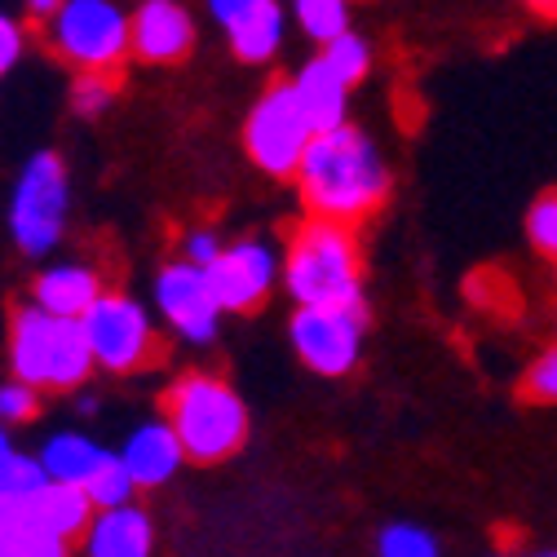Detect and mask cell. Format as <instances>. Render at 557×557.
<instances>
[{"label":"cell","mask_w":557,"mask_h":557,"mask_svg":"<svg viewBox=\"0 0 557 557\" xmlns=\"http://www.w3.org/2000/svg\"><path fill=\"white\" fill-rule=\"evenodd\" d=\"M58 10H62V0H27V14L40 18V23H49Z\"/></svg>","instance_id":"obj_32"},{"label":"cell","mask_w":557,"mask_h":557,"mask_svg":"<svg viewBox=\"0 0 557 557\" xmlns=\"http://www.w3.org/2000/svg\"><path fill=\"white\" fill-rule=\"evenodd\" d=\"M10 456H14V443H10V434H5V421H0V469H5Z\"/></svg>","instance_id":"obj_35"},{"label":"cell","mask_w":557,"mask_h":557,"mask_svg":"<svg viewBox=\"0 0 557 557\" xmlns=\"http://www.w3.org/2000/svg\"><path fill=\"white\" fill-rule=\"evenodd\" d=\"M293 182L310 218H327L345 226H363L368 218H376L394 190V173L381 147L372 143L368 128L350 120L310 137Z\"/></svg>","instance_id":"obj_1"},{"label":"cell","mask_w":557,"mask_h":557,"mask_svg":"<svg viewBox=\"0 0 557 557\" xmlns=\"http://www.w3.org/2000/svg\"><path fill=\"white\" fill-rule=\"evenodd\" d=\"M319 53L327 58V66L345 81V85H359V81H368V72H372V45H368V36H359L355 27L350 32H341V36H332L327 45H319Z\"/></svg>","instance_id":"obj_20"},{"label":"cell","mask_w":557,"mask_h":557,"mask_svg":"<svg viewBox=\"0 0 557 557\" xmlns=\"http://www.w3.org/2000/svg\"><path fill=\"white\" fill-rule=\"evenodd\" d=\"M89 345H94V359L107 372H137L147 368L160 355V341H156V323L147 319V310L137 306L124 293H102L85 314H81Z\"/></svg>","instance_id":"obj_8"},{"label":"cell","mask_w":557,"mask_h":557,"mask_svg":"<svg viewBox=\"0 0 557 557\" xmlns=\"http://www.w3.org/2000/svg\"><path fill=\"white\" fill-rule=\"evenodd\" d=\"M527 239L535 244V252L544 261L557 265V190H544L531 208H527Z\"/></svg>","instance_id":"obj_26"},{"label":"cell","mask_w":557,"mask_h":557,"mask_svg":"<svg viewBox=\"0 0 557 557\" xmlns=\"http://www.w3.org/2000/svg\"><path fill=\"white\" fill-rule=\"evenodd\" d=\"M293 18L314 45H327L332 36L350 32V0H293Z\"/></svg>","instance_id":"obj_21"},{"label":"cell","mask_w":557,"mask_h":557,"mask_svg":"<svg viewBox=\"0 0 557 557\" xmlns=\"http://www.w3.org/2000/svg\"><path fill=\"white\" fill-rule=\"evenodd\" d=\"M66 208H72V182L66 164L53 151L27 160L14 199H10V235L27 257H45L58 248L66 231Z\"/></svg>","instance_id":"obj_6"},{"label":"cell","mask_w":557,"mask_h":557,"mask_svg":"<svg viewBox=\"0 0 557 557\" xmlns=\"http://www.w3.org/2000/svg\"><path fill=\"white\" fill-rule=\"evenodd\" d=\"M45 482H49V469H45L40 456L14 451V456L5 460V469H0V492H5L10 500H18V505H27L32 496H40Z\"/></svg>","instance_id":"obj_24"},{"label":"cell","mask_w":557,"mask_h":557,"mask_svg":"<svg viewBox=\"0 0 557 557\" xmlns=\"http://www.w3.org/2000/svg\"><path fill=\"white\" fill-rule=\"evenodd\" d=\"M288 341L297 359L319 376H350L363 359L368 306H297L288 319Z\"/></svg>","instance_id":"obj_7"},{"label":"cell","mask_w":557,"mask_h":557,"mask_svg":"<svg viewBox=\"0 0 557 557\" xmlns=\"http://www.w3.org/2000/svg\"><path fill=\"white\" fill-rule=\"evenodd\" d=\"M169 421L195 465H222L248 443V407L213 372H186L169 385Z\"/></svg>","instance_id":"obj_3"},{"label":"cell","mask_w":557,"mask_h":557,"mask_svg":"<svg viewBox=\"0 0 557 557\" xmlns=\"http://www.w3.org/2000/svg\"><path fill=\"white\" fill-rule=\"evenodd\" d=\"M226 36H231V49L239 62H248V66L270 62L284 49V10H278V0H265V5H257L239 23H231Z\"/></svg>","instance_id":"obj_18"},{"label":"cell","mask_w":557,"mask_h":557,"mask_svg":"<svg viewBox=\"0 0 557 557\" xmlns=\"http://www.w3.org/2000/svg\"><path fill=\"white\" fill-rule=\"evenodd\" d=\"M156 310L160 319L190 345H208L218 336L222 323V301L213 297V284H208V270L199 261H169L156 274Z\"/></svg>","instance_id":"obj_9"},{"label":"cell","mask_w":557,"mask_h":557,"mask_svg":"<svg viewBox=\"0 0 557 557\" xmlns=\"http://www.w3.org/2000/svg\"><path fill=\"white\" fill-rule=\"evenodd\" d=\"M310 137H314V124L297 98V85L278 81L257 98V107L244 124V151L265 177L288 182V177H297V164L310 147Z\"/></svg>","instance_id":"obj_5"},{"label":"cell","mask_w":557,"mask_h":557,"mask_svg":"<svg viewBox=\"0 0 557 557\" xmlns=\"http://www.w3.org/2000/svg\"><path fill=\"white\" fill-rule=\"evenodd\" d=\"M45 40L76 72H115L133 53V18L115 0H62L45 23Z\"/></svg>","instance_id":"obj_4"},{"label":"cell","mask_w":557,"mask_h":557,"mask_svg":"<svg viewBox=\"0 0 557 557\" xmlns=\"http://www.w3.org/2000/svg\"><path fill=\"white\" fill-rule=\"evenodd\" d=\"M98 297H102V274L94 265H81V261L49 265L32 284V301L58 319H81Z\"/></svg>","instance_id":"obj_16"},{"label":"cell","mask_w":557,"mask_h":557,"mask_svg":"<svg viewBox=\"0 0 557 557\" xmlns=\"http://www.w3.org/2000/svg\"><path fill=\"white\" fill-rule=\"evenodd\" d=\"M120 460L128 465L137 492H156V486L173 482V473H177L182 460H186V447H182L173 421H147V425H137V430L124 438Z\"/></svg>","instance_id":"obj_12"},{"label":"cell","mask_w":557,"mask_h":557,"mask_svg":"<svg viewBox=\"0 0 557 557\" xmlns=\"http://www.w3.org/2000/svg\"><path fill=\"white\" fill-rule=\"evenodd\" d=\"M115 102V76L111 72H81L72 85V111L85 120H98Z\"/></svg>","instance_id":"obj_27"},{"label":"cell","mask_w":557,"mask_h":557,"mask_svg":"<svg viewBox=\"0 0 557 557\" xmlns=\"http://www.w3.org/2000/svg\"><path fill=\"white\" fill-rule=\"evenodd\" d=\"M81 548L89 557H147L156 548V522L147 509H137L133 500L107 505L94 513Z\"/></svg>","instance_id":"obj_14"},{"label":"cell","mask_w":557,"mask_h":557,"mask_svg":"<svg viewBox=\"0 0 557 557\" xmlns=\"http://www.w3.org/2000/svg\"><path fill=\"white\" fill-rule=\"evenodd\" d=\"M522 398L540 403V407H557V341L544 345V350L527 363L522 372Z\"/></svg>","instance_id":"obj_25"},{"label":"cell","mask_w":557,"mask_h":557,"mask_svg":"<svg viewBox=\"0 0 557 557\" xmlns=\"http://www.w3.org/2000/svg\"><path fill=\"white\" fill-rule=\"evenodd\" d=\"M257 5H265V0H208V14H213L222 27H231V23H239L244 14H252Z\"/></svg>","instance_id":"obj_31"},{"label":"cell","mask_w":557,"mask_h":557,"mask_svg":"<svg viewBox=\"0 0 557 557\" xmlns=\"http://www.w3.org/2000/svg\"><path fill=\"white\" fill-rule=\"evenodd\" d=\"M53 355H58V314H49L36 301L23 306L10 323V368H14V376L49 389Z\"/></svg>","instance_id":"obj_13"},{"label":"cell","mask_w":557,"mask_h":557,"mask_svg":"<svg viewBox=\"0 0 557 557\" xmlns=\"http://www.w3.org/2000/svg\"><path fill=\"white\" fill-rule=\"evenodd\" d=\"M27 513H32L49 535L76 544V540H85V531H89L98 505H94V496L85 492L81 482H58V478H49L45 492L27 500Z\"/></svg>","instance_id":"obj_15"},{"label":"cell","mask_w":557,"mask_h":557,"mask_svg":"<svg viewBox=\"0 0 557 557\" xmlns=\"http://www.w3.org/2000/svg\"><path fill=\"white\" fill-rule=\"evenodd\" d=\"M23 45H27L23 27H18L10 14H0V76L14 72V62L23 58Z\"/></svg>","instance_id":"obj_29"},{"label":"cell","mask_w":557,"mask_h":557,"mask_svg":"<svg viewBox=\"0 0 557 557\" xmlns=\"http://www.w3.org/2000/svg\"><path fill=\"white\" fill-rule=\"evenodd\" d=\"M85 492L94 496V505L98 509H107V505H124V500H133V492H137V482H133V473H128V465L120 460V451L111 456L107 451V460L94 469V478L85 482Z\"/></svg>","instance_id":"obj_23"},{"label":"cell","mask_w":557,"mask_h":557,"mask_svg":"<svg viewBox=\"0 0 557 557\" xmlns=\"http://www.w3.org/2000/svg\"><path fill=\"white\" fill-rule=\"evenodd\" d=\"M213 297L222 301V310H252L270 297V288L284 278L278 252L265 239H239L231 248H222L213 261L203 265Z\"/></svg>","instance_id":"obj_10"},{"label":"cell","mask_w":557,"mask_h":557,"mask_svg":"<svg viewBox=\"0 0 557 557\" xmlns=\"http://www.w3.org/2000/svg\"><path fill=\"white\" fill-rule=\"evenodd\" d=\"M36 411H40V385L18 381V376L0 385V421L5 425H23Z\"/></svg>","instance_id":"obj_28"},{"label":"cell","mask_w":557,"mask_h":557,"mask_svg":"<svg viewBox=\"0 0 557 557\" xmlns=\"http://www.w3.org/2000/svg\"><path fill=\"white\" fill-rule=\"evenodd\" d=\"M182 252L190 257V261H199V265H208L218 252H222V239H218V231H190L186 239H182Z\"/></svg>","instance_id":"obj_30"},{"label":"cell","mask_w":557,"mask_h":557,"mask_svg":"<svg viewBox=\"0 0 557 557\" xmlns=\"http://www.w3.org/2000/svg\"><path fill=\"white\" fill-rule=\"evenodd\" d=\"M527 5H531L540 18H557V0H527Z\"/></svg>","instance_id":"obj_34"},{"label":"cell","mask_w":557,"mask_h":557,"mask_svg":"<svg viewBox=\"0 0 557 557\" xmlns=\"http://www.w3.org/2000/svg\"><path fill=\"white\" fill-rule=\"evenodd\" d=\"M359 226L306 218L284 257V288L297 306H368Z\"/></svg>","instance_id":"obj_2"},{"label":"cell","mask_w":557,"mask_h":557,"mask_svg":"<svg viewBox=\"0 0 557 557\" xmlns=\"http://www.w3.org/2000/svg\"><path fill=\"white\" fill-rule=\"evenodd\" d=\"M128 18H133V58L151 66H173L195 45V18L182 0H143Z\"/></svg>","instance_id":"obj_11"},{"label":"cell","mask_w":557,"mask_h":557,"mask_svg":"<svg viewBox=\"0 0 557 557\" xmlns=\"http://www.w3.org/2000/svg\"><path fill=\"white\" fill-rule=\"evenodd\" d=\"M293 85H297V98H301V107H306L314 133L336 128V124L350 120V85H345V81L332 72L323 53L301 66V72L293 76Z\"/></svg>","instance_id":"obj_17"},{"label":"cell","mask_w":557,"mask_h":557,"mask_svg":"<svg viewBox=\"0 0 557 557\" xmlns=\"http://www.w3.org/2000/svg\"><path fill=\"white\" fill-rule=\"evenodd\" d=\"M40 460L49 469V478L58 482H89L94 469L107 460V447H98L89 434H53L45 447H40Z\"/></svg>","instance_id":"obj_19"},{"label":"cell","mask_w":557,"mask_h":557,"mask_svg":"<svg viewBox=\"0 0 557 557\" xmlns=\"http://www.w3.org/2000/svg\"><path fill=\"white\" fill-rule=\"evenodd\" d=\"M18 509H23V505H18V500H10V496H5V492H0V531H5V527H10V522H14V513H18Z\"/></svg>","instance_id":"obj_33"},{"label":"cell","mask_w":557,"mask_h":557,"mask_svg":"<svg viewBox=\"0 0 557 557\" xmlns=\"http://www.w3.org/2000/svg\"><path fill=\"white\" fill-rule=\"evenodd\" d=\"M376 553L381 557H434L438 553V535L421 522H389L376 535Z\"/></svg>","instance_id":"obj_22"}]
</instances>
